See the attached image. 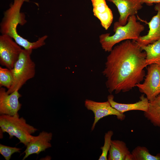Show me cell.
Returning <instances> with one entry per match:
<instances>
[{"label": "cell", "mask_w": 160, "mask_h": 160, "mask_svg": "<svg viewBox=\"0 0 160 160\" xmlns=\"http://www.w3.org/2000/svg\"><path fill=\"white\" fill-rule=\"evenodd\" d=\"M135 41L127 40L113 48L102 72L111 94L131 90L144 79L146 54Z\"/></svg>", "instance_id": "cell-1"}, {"label": "cell", "mask_w": 160, "mask_h": 160, "mask_svg": "<svg viewBox=\"0 0 160 160\" xmlns=\"http://www.w3.org/2000/svg\"><path fill=\"white\" fill-rule=\"evenodd\" d=\"M29 0H14L9 8L4 13L0 24V32L1 34H7L11 37L24 49L33 50L44 45V40L39 38L35 42L29 41L20 35L17 29L18 25H23L27 22L25 15L20 12V9L24 2Z\"/></svg>", "instance_id": "cell-2"}, {"label": "cell", "mask_w": 160, "mask_h": 160, "mask_svg": "<svg viewBox=\"0 0 160 160\" xmlns=\"http://www.w3.org/2000/svg\"><path fill=\"white\" fill-rule=\"evenodd\" d=\"M135 15L128 17L127 24L124 25H120L116 21L114 23L113 31L115 33L103 34L99 36V41L102 49L105 51L110 52L116 44L127 40H135L140 36L144 30L145 27L137 21Z\"/></svg>", "instance_id": "cell-3"}, {"label": "cell", "mask_w": 160, "mask_h": 160, "mask_svg": "<svg viewBox=\"0 0 160 160\" xmlns=\"http://www.w3.org/2000/svg\"><path fill=\"white\" fill-rule=\"evenodd\" d=\"M0 127L3 132L9 134L10 138L15 137L25 146L32 137L31 134L37 130L27 124L23 117H19L18 113L13 116L1 115Z\"/></svg>", "instance_id": "cell-4"}, {"label": "cell", "mask_w": 160, "mask_h": 160, "mask_svg": "<svg viewBox=\"0 0 160 160\" xmlns=\"http://www.w3.org/2000/svg\"><path fill=\"white\" fill-rule=\"evenodd\" d=\"M32 50L22 49L13 68L11 69L13 76L11 87L7 91L10 94L19 90L27 81L35 74V64L31 58Z\"/></svg>", "instance_id": "cell-5"}, {"label": "cell", "mask_w": 160, "mask_h": 160, "mask_svg": "<svg viewBox=\"0 0 160 160\" xmlns=\"http://www.w3.org/2000/svg\"><path fill=\"white\" fill-rule=\"evenodd\" d=\"M22 49L9 36H0V63L10 69H12L17 60Z\"/></svg>", "instance_id": "cell-6"}, {"label": "cell", "mask_w": 160, "mask_h": 160, "mask_svg": "<svg viewBox=\"0 0 160 160\" xmlns=\"http://www.w3.org/2000/svg\"><path fill=\"white\" fill-rule=\"evenodd\" d=\"M147 70L143 83H139L136 87L150 101L160 94V67L156 64H151L149 65Z\"/></svg>", "instance_id": "cell-7"}, {"label": "cell", "mask_w": 160, "mask_h": 160, "mask_svg": "<svg viewBox=\"0 0 160 160\" xmlns=\"http://www.w3.org/2000/svg\"><path fill=\"white\" fill-rule=\"evenodd\" d=\"M84 105L88 110L92 111L94 114V120L91 127L92 131L94 129L98 121L104 117L111 115H115L121 121L124 120L125 118L124 114L113 107L108 101L100 102L86 99L84 101Z\"/></svg>", "instance_id": "cell-8"}, {"label": "cell", "mask_w": 160, "mask_h": 160, "mask_svg": "<svg viewBox=\"0 0 160 160\" xmlns=\"http://www.w3.org/2000/svg\"><path fill=\"white\" fill-rule=\"evenodd\" d=\"M18 90L9 94L5 89L0 88V114L13 116L18 113L22 105L19 99L22 96Z\"/></svg>", "instance_id": "cell-9"}, {"label": "cell", "mask_w": 160, "mask_h": 160, "mask_svg": "<svg viewBox=\"0 0 160 160\" xmlns=\"http://www.w3.org/2000/svg\"><path fill=\"white\" fill-rule=\"evenodd\" d=\"M113 3L117 8L120 16L118 22L124 25L130 16L137 14L143 8L141 0H107Z\"/></svg>", "instance_id": "cell-10"}, {"label": "cell", "mask_w": 160, "mask_h": 160, "mask_svg": "<svg viewBox=\"0 0 160 160\" xmlns=\"http://www.w3.org/2000/svg\"><path fill=\"white\" fill-rule=\"evenodd\" d=\"M52 135L51 132L43 131L36 136H32L24 153L25 155L23 160H25L30 155L36 154H39L41 152L52 147L50 141Z\"/></svg>", "instance_id": "cell-11"}, {"label": "cell", "mask_w": 160, "mask_h": 160, "mask_svg": "<svg viewBox=\"0 0 160 160\" xmlns=\"http://www.w3.org/2000/svg\"><path fill=\"white\" fill-rule=\"evenodd\" d=\"M154 8L157 13L147 23L149 28L148 33L134 40L140 46H146L160 39V3L156 4Z\"/></svg>", "instance_id": "cell-12"}, {"label": "cell", "mask_w": 160, "mask_h": 160, "mask_svg": "<svg viewBox=\"0 0 160 160\" xmlns=\"http://www.w3.org/2000/svg\"><path fill=\"white\" fill-rule=\"evenodd\" d=\"M94 15L100 21L101 25L107 30L111 25L113 15L105 0H91Z\"/></svg>", "instance_id": "cell-13"}, {"label": "cell", "mask_w": 160, "mask_h": 160, "mask_svg": "<svg viewBox=\"0 0 160 160\" xmlns=\"http://www.w3.org/2000/svg\"><path fill=\"white\" fill-rule=\"evenodd\" d=\"M113 95L111 94L107 97L108 101L111 105L121 113L132 110H139L147 111L148 108L149 100L145 94H143L140 97V100L133 103L125 104L118 103L114 100Z\"/></svg>", "instance_id": "cell-14"}, {"label": "cell", "mask_w": 160, "mask_h": 160, "mask_svg": "<svg viewBox=\"0 0 160 160\" xmlns=\"http://www.w3.org/2000/svg\"><path fill=\"white\" fill-rule=\"evenodd\" d=\"M109 152L108 160H125L127 156L131 153L126 143L119 140H112Z\"/></svg>", "instance_id": "cell-15"}, {"label": "cell", "mask_w": 160, "mask_h": 160, "mask_svg": "<svg viewBox=\"0 0 160 160\" xmlns=\"http://www.w3.org/2000/svg\"><path fill=\"white\" fill-rule=\"evenodd\" d=\"M144 115L153 126L160 127V94L153 100L149 101L148 109L144 112Z\"/></svg>", "instance_id": "cell-16"}, {"label": "cell", "mask_w": 160, "mask_h": 160, "mask_svg": "<svg viewBox=\"0 0 160 160\" xmlns=\"http://www.w3.org/2000/svg\"><path fill=\"white\" fill-rule=\"evenodd\" d=\"M140 46L146 53L147 65L155 64L160 67V39L146 46Z\"/></svg>", "instance_id": "cell-17"}, {"label": "cell", "mask_w": 160, "mask_h": 160, "mask_svg": "<svg viewBox=\"0 0 160 160\" xmlns=\"http://www.w3.org/2000/svg\"><path fill=\"white\" fill-rule=\"evenodd\" d=\"M134 160H160V153L154 156L145 147L137 146L132 151Z\"/></svg>", "instance_id": "cell-18"}, {"label": "cell", "mask_w": 160, "mask_h": 160, "mask_svg": "<svg viewBox=\"0 0 160 160\" xmlns=\"http://www.w3.org/2000/svg\"><path fill=\"white\" fill-rule=\"evenodd\" d=\"M13 76L11 69L0 67V87H4L8 89L13 84Z\"/></svg>", "instance_id": "cell-19"}, {"label": "cell", "mask_w": 160, "mask_h": 160, "mask_svg": "<svg viewBox=\"0 0 160 160\" xmlns=\"http://www.w3.org/2000/svg\"><path fill=\"white\" fill-rule=\"evenodd\" d=\"M113 133L112 131L109 130L105 134L104 136V143L103 146L101 147L102 150L101 155L99 160H107V155L110 148L111 143V137Z\"/></svg>", "instance_id": "cell-20"}, {"label": "cell", "mask_w": 160, "mask_h": 160, "mask_svg": "<svg viewBox=\"0 0 160 160\" xmlns=\"http://www.w3.org/2000/svg\"><path fill=\"white\" fill-rule=\"evenodd\" d=\"M21 150L20 148L0 144V153L6 160H10L12 154L15 153H20Z\"/></svg>", "instance_id": "cell-21"}, {"label": "cell", "mask_w": 160, "mask_h": 160, "mask_svg": "<svg viewBox=\"0 0 160 160\" xmlns=\"http://www.w3.org/2000/svg\"><path fill=\"white\" fill-rule=\"evenodd\" d=\"M142 4L145 3L148 6H152L153 4L160 3V0H141Z\"/></svg>", "instance_id": "cell-22"}]
</instances>
